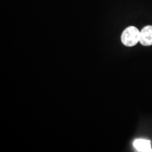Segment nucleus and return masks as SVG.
Returning a JSON list of instances; mask_svg holds the SVG:
<instances>
[{"mask_svg":"<svg viewBox=\"0 0 152 152\" xmlns=\"http://www.w3.org/2000/svg\"><path fill=\"white\" fill-rule=\"evenodd\" d=\"M139 43L144 46H152V25H148L141 29L140 33Z\"/></svg>","mask_w":152,"mask_h":152,"instance_id":"obj_2","label":"nucleus"},{"mask_svg":"<svg viewBox=\"0 0 152 152\" xmlns=\"http://www.w3.org/2000/svg\"><path fill=\"white\" fill-rule=\"evenodd\" d=\"M133 146L138 152H152L151 142L148 140L142 139H136L133 142Z\"/></svg>","mask_w":152,"mask_h":152,"instance_id":"obj_3","label":"nucleus"},{"mask_svg":"<svg viewBox=\"0 0 152 152\" xmlns=\"http://www.w3.org/2000/svg\"><path fill=\"white\" fill-rule=\"evenodd\" d=\"M140 31L135 26H129L123 31L121 35L122 44L127 47L136 45L140 41Z\"/></svg>","mask_w":152,"mask_h":152,"instance_id":"obj_1","label":"nucleus"}]
</instances>
